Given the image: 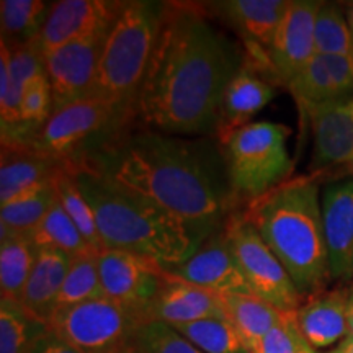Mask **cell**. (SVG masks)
Wrapping results in <instances>:
<instances>
[{
  "mask_svg": "<svg viewBox=\"0 0 353 353\" xmlns=\"http://www.w3.org/2000/svg\"><path fill=\"white\" fill-rule=\"evenodd\" d=\"M165 272L192 285L214 291L221 296L254 294L232 252L224 229L208 237L183 263Z\"/></svg>",
  "mask_w": 353,
  "mask_h": 353,
  "instance_id": "5bb4252c",
  "label": "cell"
},
{
  "mask_svg": "<svg viewBox=\"0 0 353 353\" xmlns=\"http://www.w3.org/2000/svg\"><path fill=\"white\" fill-rule=\"evenodd\" d=\"M345 13H347L348 26H350V32H352V41H353V3H348L345 8Z\"/></svg>",
  "mask_w": 353,
  "mask_h": 353,
  "instance_id": "60d3db41",
  "label": "cell"
},
{
  "mask_svg": "<svg viewBox=\"0 0 353 353\" xmlns=\"http://www.w3.org/2000/svg\"><path fill=\"white\" fill-rule=\"evenodd\" d=\"M286 87L296 100L299 112L306 118L312 110L341 100L327 65L324 63V57L321 54H314Z\"/></svg>",
  "mask_w": 353,
  "mask_h": 353,
  "instance_id": "83f0119b",
  "label": "cell"
},
{
  "mask_svg": "<svg viewBox=\"0 0 353 353\" xmlns=\"http://www.w3.org/2000/svg\"><path fill=\"white\" fill-rule=\"evenodd\" d=\"M205 7L167 2L151 64L136 100V117L175 136L218 131L228 83L244 61L211 25Z\"/></svg>",
  "mask_w": 353,
  "mask_h": 353,
  "instance_id": "6da1fadb",
  "label": "cell"
},
{
  "mask_svg": "<svg viewBox=\"0 0 353 353\" xmlns=\"http://www.w3.org/2000/svg\"><path fill=\"white\" fill-rule=\"evenodd\" d=\"M50 332L20 301L0 298V353H30Z\"/></svg>",
  "mask_w": 353,
  "mask_h": 353,
  "instance_id": "d4e9b609",
  "label": "cell"
},
{
  "mask_svg": "<svg viewBox=\"0 0 353 353\" xmlns=\"http://www.w3.org/2000/svg\"><path fill=\"white\" fill-rule=\"evenodd\" d=\"M223 301L228 321L239 332L250 353L285 316V312L255 294H226Z\"/></svg>",
  "mask_w": 353,
  "mask_h": 353,
  "instance_id": "603a6c76",
  "label": "cell"
},
{
  "mask_svg": "<svg viewBox=\"0 0 353 353\" xmlns=\"http://www.w3.org/2000/svg\"><path fill=\"white\" fill-rule=\"evenodd\" d=\"M304 345L307 342L296 327L294 312H285L280 324L265 335L252 353H299Z\"/></svg>",
  "mask_w": 353,
  "mask_h": 353,
  "instance_id": "d590c367",
  "label": "cell"
},
{
  "mask_svg": "<svg viewBox=\"0 0 353 353\" xmlns=\"http://www.w3.org/2000/svg\"><path fill=\"white\" fill-rule=\"evenodd\" d=\"M108 30L64 44L43 57L44 74L51 87L52 112L90 99Z\"/></svg>",
  "mask_w": 353,
  "mask_h": 353,
  "instance_id": "8fae6325",
  "label": "cell"
},
{
  "mask_svg": "<svg viewBox=\"0 0 353 353\" xmlns=\"http://www.w3.org/2000/svg\"><path fill=\"white\" fill-rule=\"evenodd\" d=\"M132 345L139 353H203L175 327L157 321H148L138 329Z\"/></svg>",
  "mask_w": 353,
  "mask_h": 353,
  "instance_id": "836d02e7",
  "label": "cell"
},
{
  "mask_svg": "<svg viewBox=\"0 0 353 353\" xmlns=\"http://www.w3.org/2000/svg\"><path fill=\"white\" fill-rule=\"evenodd\" d=\"M57 200L54 183L33 190L8 205L0 206V229L7 232L28 234L41 223Z\"/></svg>",
  "mask_w": 353,
  "mask_h": 353,
  "instance_id": "f546056e",
  "label": "cell"
},
{
  "mask_svg": "<svg viewBox=\"0 0 353 353\" xmlns=\"http://www.w3.org/2000/svg\"><path fill=\"white\" fill-rule=\"evenodd\" d=\"M114 353H139V352L136 350V347L132 345V342H131L130 345L125 347V348H121V350H118V352H114Z\"/></svg>",
  "mask_w": 353,
  "mask_h": 353,
  "instance_id": "b9f144b4",
  "label": "cell"
},
{
  "mask_svg": "<svg viewBox=\"0 0 353 353\" xmlns=\"http://www.w3.org/2000/svg\"><path fill=\"white\" fill-rule=\"evenodd\" d=\"M125 128L74 165L90 167L136 190L183 219L203 241L223 231L239 198L213 141Z\"/></svg>",
  "mask_w": 353,
  "mask_h": 353,
  "instance_id": "7a4b0ae2",
  "label": "cell"
},
{
  "mask_svg": "<svg viewBox=\"0 0 353 353\" xmlns=\"http://www.w3.org/2000/svg\"><path fill=\"white\" fill-rule=\"evenodd\" d=\"M203 353H250L228 319H203L175 327Z\"/></svg>",
  "mask_w": 353,
  "mask_h": 353,
  "instance_id": "1f68e13d",
  "label": "cell"
},
{
  "mask_svg": "<svg viewBox=\"0 0 353 353\" xmlns=\"http://www.w3.org/2000/svg\"><path fill=\"white\" fill-rule=\"evenodd\" d=\"M103 296L99 272V252L90 250V252L72 257L63 288L57 296L56 309L76 306V304Z\"/></svg>",
  "mask_w": 353,
  "mask_h": 353,
  "instance_id": "f1b7e54d",
  "label": "cell"
},
{
  "mask_svg": "<svg viewBox=\"0 0 353 353\" xmlns=\"http://www.w3.org/2000/svg\"><path fill=\"white\" fill-rule=\"evenodd\" d=\"M325 244L332 280L353 278V176L330 183L322 195Z\"/></svg>",
  "mask_w": 353,
  "mask_h": 353,
  "instance_id": "e0dca14e",
  "label": "cell"
},
{
  "mask_svg": "<svg viewBox=\"0 0 353 353\" xmlns=\"http://www.w3.org/2000/svg\"><path fill=\"white\" fill-rule=\"evenodd\" d=\"M167 2L126 0L101 48L94 90L99 99L134 113L141 85L151 64Z\"/></svg>",
  "mask_w": 353,
  "mask_h": 353,
  "instance_id": "5b68a950",
  "label": "cell"
},
{
  "mask_svg": "<svg viewBox=\"0 0 353 353\" xmlns=\"http://www.w3.org/2000/svg\"><path fill=\"white\" fill-rule=\"evenodd\" d=\"M144 322L138 312L103 296L56 309L48 327L81 353H114L130 345Z\"/></svg>",
  "mask_w": 353,
  "mask_h": 353,
  "instance_id": "ba28073f",
  "label": "cell"
},
{
  "mask_svg": "<svg viewBox=\"0 0 353 353\" xmlns=\"http://www.w3.org/2000/svg\"><path fill=\"white\" fill-rule=\"evenodd\" d=\"M51 3L43 0H2L0 30L2 43L8 46H26L39 37Z\"/></svg>",
  "mask_w": 353,
  "mask_h": 353,
  "instance_id": "484cf974",
  "label": "cell"
},
{
  "mask_svg": "<svg viewBox=\"0 0 353 353\" xmlns=\"http://www.w3.org/2000/svg\"><path fill=\"white\" fill-rule=\"evenodd\" d=\"M38 247L26 234L0 231V293L2 298L20 301Z\"/></svg>",
  "mask_w": 353,
  "mask_h": 353,
  "instance_id": "cb8c5ba5",
  "label": "cell"
},
{
  "mask_svg": "<svg viewBox=\"0 0 353 353\" xmlns=\"http://www.w3.org/2000/svg\"><path fill=\"white\" fill-rule=\"evenodd\" d=\"M291 0H224L206 3V10L224 20L244 39L247 48L268 52Z\"/></svg>",
  "mask_w": 353,
  "mask_h": 353,
  "instance_id": "ac0fdd59",
  "label": "cell"
},
{
  "mask_svg": "<svg viewBox=\"0 0 353 353\" xmlns=\"http://www.w3.org/2000/svg\"><path fill=\"white\" fill-rule=\"evenodd\" d=\"M69 170L94 210L105 249L148 257L170 270L205 242L183 219L112 176L85 165Z\"/></svg>",
  "mask_w": 353,
  "mask_h": 353,
  "instance_id": "3957f363",
  "label": "cell"
},
{
  "mask_svg": "<svg viewBox=\"0 0 353 353\" xmlns=\"http://www.w3.org/2000/svg\"><path fill=\"white\" fill-rule=\"evenodd\" d=\"M121 2L110 0H59L51 3L39 37L32 46L41 57L77 39L107 32Z\"/></svg>",
  "mask_w": 353,
  "mask_h": 353,
  "instance_id": "4fadbf2b",
  "label": "cell"
},
{
  "mask_svg": "<svg viewBox=\"0 0 353 353\" xmlns=\"http://www.w3.org/2000/svg\"><path fill=\"white\" fill-rule=\"evenodd\" d=\"M99 272L105 298L120 303L148 321V309L164 285V268L148 257L103 249L99 252Z\"/></svg>",
  "mask_w": 353,
  "mask_h": 353,
  "instance_id": "30bf717a",
  "label": "cell"
},
{
  "mask_svg": "<svg viewBox=\"0 0 353 353\" xmlns=\"http://www.w3.org/2000/svg\"><path fill=\"white\" fill-rule=\"evenodd\" d=\"M312 176H353V97L312 110Z\"/></svg>",
  "mask_w": 353,
  "mask_h": 353,
  "instance_id": "7c38bea8",
  "label": "cell"
},
{
  "mask_svg": "<svg viewBox=\"0 0 353 353\" xmlns=\"http://www.w3.org/2000/svg\"><path fill=\"white\" fill-rule=\"evenodd\" d=\"M134 113L99 99H85L52 112L28 148L68 165L81 162L130 125Z\"/></svg>",
  "mask_w": 353,
  "mask_h": 353,
  "instance_id": "52a82bcc",
  "label": "cell"
},
{
  "mask_svg": "<svg viewBox=\"0 0 353 353\" xmlns=\"http://www.w3.org/2000/svg\"><path fill=\"white\" fill-rule=\"evenodd\" d=\"M348 296L350 291L347 290L322 291L307 298L294 312L299 334L312 348L330 347L350 334Z\"/></svg>",
  "mask_w": 353,
  "mask_h": 353,
  "instance_id": "d6986e66",
  "label": "cell"
},
{
  "mask_svg": "<svg viewBox=\"0 0 353 353\" xmlns=\"http://www.w3.org/2000/svg\"><path fill=\"white\" fill-rule=\"evenodd\" d=\"M54 187L57 200L63 205L69 218L76 223V226L82 232V236L85 237L88 245L97 250V252H101L105 247L103 242H101L99 226H97L94 210H92L90 203L87 201V198L83 196L81 188H79L72 172L69 170V165L57 176Z\"/></svg>",
  "mask_w": 353,
  "mask_h": 353,
  "instance_id": "d6a6232c",
  "label": "cell"
},
{
  "mask_svg": "<svg viewBox=\"0 0 353 353\" xmlns=\"http://www.w3.org/2000/svg\"><path fill=\"white\" fill-rule=\"evenodd\" d=\"M314 48L321 56H353L347 13L337 3L321 2L314 23Z\"/></svg>",
  "mask_w": 353,
  "mask_h": 353,
  "instance_id": "4dcf8cb0",
  "label": "cell"
},
{
  "mask_svg": "<svg viewBox=\"0 0 353 353\" xmlns=\"http://www.w3.org/2000/svg\"><path fill=\"white\" fill-rule=\"evenodd\" d=\"M337 90L339 99L353 94V56H322Z\"/></svg>",
  "mask_w": 353,
  "mask_h": 353,
  "instance_id": "8d00e7d4",
  "label": "cell"
},
{
  "mask_svg": "<svg viewBox=\"0 0 353 353\" xmlns=\"http://www.w3.org/2000/svg\"><path fill=\"white\" fill-rule=\"evenodd\" d=\"M224 232L255 296L281 312H296L303 296L276 255L268 249L244 211L229 216Z\"/></svg>",
  "mask_w": 353,
  "mask_h": 353,
  "instance_id": "9c48e42d",
  "label": "cell"
},
{
  "mask_svg": "<svg viewBox=\"0 0 353 353\" xmlns=\"http://www.w3.org/2000/svg\"><path fill=\"white\" fill-rule=\"evenodd\" d=\"M52 114V95L46 74L34 77L25 87L20 100V121L28 136V148L33 136Z\"/></svg>",
  "mask_w": 353,
  "mask_h": 353,
  "instance_id": "e575fe53",
  "label": "cell"
},
{
  "mask_svg": "<svg viewBox=\"0 0 353 353\" xmlns=\"http://www.w3.org/2000/svg\"><path fill=\"white\" fill-rule=\"evenodd\" d=\"M329 353H353V335L348 334L347 337L339 342V345Z\"/></svg>",
  "mask_w": 353,
  "mask_h": 353,
  "instance_id": "f35d334b",
  "label": "cell"
},
{
  "mask_svg": "<svg viewBox=\"0 0 353 353\" xmlns=\"http://www.w3.org/2000/svg\"><path fill=\"white\" fill-rule=\"evenodd\" d=\"M299 353H319V352H317L316 348H312V347L307 343V345H304V347L301 348V350H299Z\"/></svg>",
  "mask_w": 353,
  "mask_h": 353,
  "instance_id": "7bdbcfd3",
  "label": "cell"
},
{
  "mask_svg": "<svg viewBox=\"0 0 353 353\" xmlns=\"http://www.w3.org/2000/svg\"><path fill=\"white\" fill-rule=\"evenodd\" d=\"M319 7L321 2L314 0H291L278 26L268 57L281 85H288L316 54L314 23Z\"/></svg>",
  "mask_w": 353,
  "mask_h": 353,
  "instance_id": "9a60e30c",
  "label": "cell"
},
{
  "mask_svg": "<svg viewBox=\"0 0 353 353\" xmlns=\"http://www.w3.org/2000/svg\"><path fill=\"white\" fill-rule=\"evenodd\" d=\"M70 260L72 257L63 250L51 247L38 249L37 262L26 281L20 303L46 324L54 314L57 296L68 275Z\"/></svg>",
  "mask_w": 353,
  "mask_h": 353,
  "instance_id": "7402d4cb",
  "label": "cell"
},
{
  "mask_svg": "<svg viewBox=\"0 0 353 353\" xmlns=\"http://www.w3.org/2000/svg\"><path fill=\"white\" fill-rule=\"evenodd\" d=\"M26 236L33 241V244L38 249L51 247V249L63 250V252L69 254L70 257H76V255L94 250L88 245L82 232L79 231L76 223L65 213L59 200H56L51 210L41 219V223L32 229ZM94 252H97V250H94Z\"/></svg>",
  "mask_w": 353,
  "mask_h": 353,
  "instance_id": "4316f807",
  "label": "cell"
},
{
  "mask_svg": "<svg viewBox=\"0 0 353 353\" xmlns=\"http://www.w3.org/2000/svg\"><path fill=\"white\" fill-rule=\"evenodd\" d=\"M145 317L172 327L203 319H228L221 294L172 276L167 272L164 285L149 306Z\"/></svg>",
  "mask_w": 353,
  "mask_h": 353,
  "instance_id": "2e32d148",
  "label": "cell"
},
{
  "mask_svg": "<svg viewBox=\"0 0 353 353\" xmlns=\"http://www.w3.org/2000/svg\"><path fill=\"white\" fill-rule=\"evenodd\" d=\"M30 353H81L74 347H70L69 343L61 341L59 337H56L54 334L48 332L44 337L39 341L34 348Z\"/></svg>",
  "mask_w": 353,
  "mask_h": 353,
  "instance_id": "74e56055",
  "label": "cell"
},
{
  "mask_svg": "<svg viewBox=\"0 0 353 353\" xmlns=\"http://www.w3.org/2000/svg\"><path fill=\"white\" fill-rule=\"evenodd\" d=\"M68 164L34 151L32 148H2L0 162V203L8 205L17 198L54 183Z\"/></svg>",
  "mask_w": 353,
  "mask_h": 353,
  "instance_id": "ffe728a7",
  "label": "cell"
},
{
  "mask_svg": "<svg viewBox=\"0 0 353 353\" xmlns=\"http://www.w3.org/2000/svg\"><path fill=\"white\" fill-rule=\"evenodd\" d=\"M348 327H350V334L353 335V290L348 296Z\"/></svg>",
  "mask_w": 353,
  "mask_h": 353,
  "instance_id": "ab89813d",
  "label": "cell"
},
{
  "mask_svg": "<svg viewBox=\"0 0 353 353\" xmlns=\"http://www.w3.org/2000/svg\"><path fill=\"white\" fill-rule=\"evenodd\" d=\"M245 218L288 272L301 296L324 291L330 278L319 183L314 176L286 180L247 203Z\"/></svg>",
  "mask_w": 353,
  "mask_h": 353,
  "instance_id": "277c9868",
  "label": "cell"
},
{
  "mask_svg": "<svg viewBox=\"0 0 353 353\" xmlns=\"http://www.w3.org/2000/svg\"><path fill=\"white\" fill-rule=\"evenodd\" d=\"M273 97V83L260 76L250 65H242L224 90L216 136L223 139L229 132L252 123L250 120L270 103Z\"/></svg>",
  "mask_w": 353,
  "mask_h": 353,
  "instance_id": "44dd1931",
  "label": "cell"
},
{
  "mask_svg": "<svg viewBox=\"0 0 353 353\" xmlns=\"http://www.w3.org/2000/svg\"><path fill=\"white\" fill-rule=\"evenodd\" d=\"M290 130L272 121H252L221 141L231 187L239 200L252 201L286 182L293 169Z\"/></svg>",
  "mask_w": 353,
  "mask_h": 353,
  "instance_id": "8992f818",
  "label": "cell"
}]
</instances>
